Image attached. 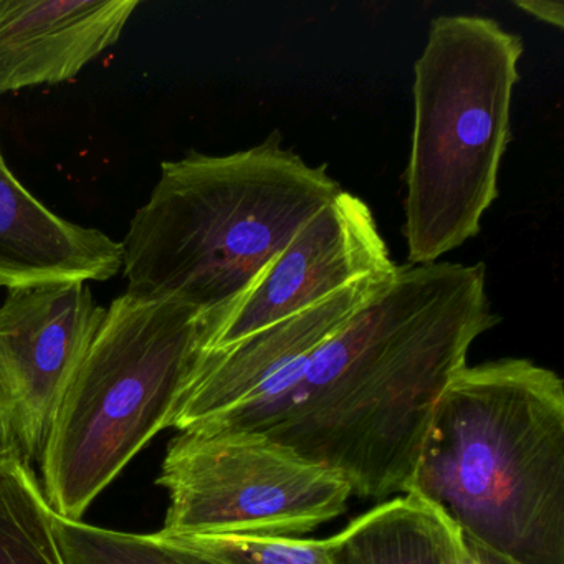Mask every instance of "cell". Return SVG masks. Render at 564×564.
Wrapping results in <instances>:
<instances>
[{"label": "cell", "instance_id": "obj_1", "mask_svg": "<svg viewBox=\"0 0 564 564\" xmlns=\"http://www.w3.org/2000/svg\"><path fill=\"white\" fill-rule=\"evenodd\" d=\"M498 323L484 263L399 267L292 384L187 431L269 438L345 478L352 497L408 494L435 404Z\"/></svg>", "mask_w": 564, "mask_h": 564}, {"label": "cell", "instance_id": "obj_2", "mask_svg": "<svg viewBox=\"0 0 564 564\" xmlns=\"http://www.w3.org/2000/svg\"><path fill=\"white\" fill-rule=\"evenodd\" d=\"M408 494L517 564H564V384L524 358L465 366L442 392Z\"/></svg>", "mask_w": 564, "mask_h": 564}, {"label": "cell", "instance_id": "obj_3", "mask_svg": "<svg viewBox=\"0 0 564 564\" xmlns=\"http://www.w3.org/2000/svg\"><path fill=\"white\" fill-rule=\"evenodd\" d=\"M341 186L283 148L279 133L226 154L164 161L123 247L128 295L224 312Z\"/></svg>", "mask_w": 564, "mask_h": 564}, {"label": "cell", "instance_id": "obj_4", "mask_svg": "<svg viewBox=\"0 0 564 564\" xmlns=\"http://www.w3.org/2000/svg\"><path fill=\"white\" fill-rule=\"evenodd\" d=\"M520 35L480 15H442L414 65L405 171L409 265L435 263L480 232L511 138Z\"/></svg>", "mask_w": 564, "mask_h": 564}, {"label": "cell", "instance_id": "obj_5", "mask_svg": "<svg viewBox=\"0 0 564 564\" xmlns=\"http://www.w3.org/2000/svg\"><path fill=\"white\" fill-rule=\"evenodd\" d=\"M204 316L118 296L62 402L41 458L57 517L82 520L141 448L173 427L203 345Z\"/></svg>", "mask_w": 564, "mask_h": 564}, {"label": "cell", "instance_id": "obj_6", "mask_svg": "<svg viewBox=\"0 0 564 564\" xmlns=\"http://www.w3.org/2000/svg\"><path fill=\"white\" fill-rule=\"evenodd\" d=\"M158 485L170 494L163 536L302 538L341 517L345 478L260 435L180 432Z\"/></svg>", "mask_w": 564, "mask_h": 564}, {"label": "cell", "instance_id": "obj_7", "mask_svg": "<svg viewBox=\"0 0 564 564\" xmlns=\"http://www.w3.org/2000/svg\"><path fill=\"white\" fill-rule=\"evenodd\" d=\"M105 315L85 282L19 286L0 305V401L31 467Z\"/></svg>", "mask_w": 564, "mask_h": 564}, {"label": "cell", "instance_id": "obj_8", "mask_svg": "<svg viewBox=\"0 0 564 564\" xmlns=\"http://www.w3.org/2000/svg\"><path fill=\"white\" fill-rule=\"evenodd\" d=\"M398 269L368 204L341 191L300 229L239 300L204 318L200 352L227 348L319 305L359 280L392 275Z\"/></svg>", "mask_w": 564, "mask_h": 564}, {"label": "cell", "instance_id": "obj_9", "mask_svg": "<svg viewBox=\"0 0 564 564\" xmlns=\"http://www.w3.org/2000/svg\"><path fill=\"white\" fill-rule=\"evenodd\" d=\"M394 275L359 280L319 305L227 348L200 352L173 427L187 431L236 405L283 391L303 371L313 352L371 303Z\"/></svg>", "mask_w": 564, "mask_h": 564}, {"label": "cell", "instance_id": "obj_10", "mask_svg": "<svg viewBox=\"0 0 564 564\" xmlns=\"http://www.w3.org/2000/svg\"><path fill=\"white\" fill-rule=\"evenodd\" d=\"M140 0H0V94L74 80L113 47Z\"/></svg>", "mask_w": 564, "mask_h": 564}, {"label": "cell", "instance_id": "obj_11", "mask_svg": "<svg viewBox=\"0 0 564 564\" xmlns=\"http://www.w3.org/2000/svg\"><path fill=\"white\" fill-rule=\"evenodd\" d=\"M121 270V242L47 209L15 177L0 148V286L108 282Z\"/></svg>", "mask_w": 564, "mask_h": 564}, {"label": "cell", "instance_id": "obj_12", "mask_svg": "<svg viewBox=\"0 0 564 564\" xmlns=\"http://www.w3.org/2000/svg\"><path fill=\"white\" fill-rule=\"evenodd\" d=\"M332 564H462L460 530L417 495L382 501L326 540Z\"/></svg>", "mask_w": 564, "mask_h": 564}, {"label": "cell", "instance_id": "obj_13", "mask_svg": "<svg viewBox=\"0 0 564 564\" xmlns=\"http://www.w3.org/2000/svg\"><path fill=\"white\" fill-rule=\"evenodd\" d=\"M0 564H65L55 511L21 457L0 464Z\"/></svg>", "mask_w": 564, "mask_h": 564}, {"label": "cell", "instance_id": "obj_14", "mask_svg": "<svg viewBox=\"0 0 564 564\" xmlns=\"http://www.w3.org/2000/svg\"><path fill=\"white\" fill-rule=\"evenodd\" d=\"M55 536L65 564H197L160 533H124L55 514Z\"/></svg>", "mask_w": 564, "mask_h": 564}, {"label": "cell", "instance_id": "obj_15", "mask_svg": "<svg viewBox=\"0 0 564 564\" xmlns=\"http://www.w3.org/2000/svg\"><path fill=\"white\" fill-rule=\"evenodd\" d=\"M164 538L186 547L197 564H332L326 540L313 538L239 534Z\"/></svg>", "mask_w": 564, "mask_h": 564}, {"label": "cell", "instance_id": "obj_16", "mask_svg": "<svg viewBox=\"0 0 564 564\" xmlns=\"http://www.w3.org/2000/svg\"><path fill=\"white\" fill-rule=\"evenodd\" d=\"M518 9L544 24L554 25L556 29H563L564 14L563 2H553V0H517L514 2Z\"/></svg>", "mask_w": 564, "mask_h": 564}, {"label": "cell", "instance_id": "obj_17", "mask_svg": "<svg viewBox=\"0 0 564 564\" xmlns=\"http://www.w3.org/2000/svg\"><path fill=\"white\" fill-rule=\"evenodd\" d=\"M462 564H517L460 533Z\"/></svg>", "mask_w": 564, "mask_h": 564}, {"label": "cell", "instance_id": "obj_18", "mask_svg": "<svg viewBox=\"0 0 564 564\" xmlns=\"http://www.w3.org/2000/svg\"><path fill=\"white\" fill-rule=\"evenodd\" d=\"M21 457L18 438H15L14 429H12L11 419L4 404L0 401V464Z\"/></svg>", "mask_w": 564, "mask_h": 564}]
</instances>
